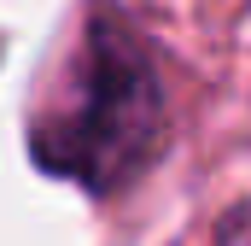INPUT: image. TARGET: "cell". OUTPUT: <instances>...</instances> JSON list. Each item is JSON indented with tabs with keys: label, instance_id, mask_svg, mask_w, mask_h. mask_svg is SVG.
Returning a JSON list of instances; mask_svg holds the SVG:
<instances>
[{
	"label": "cell",
	"instance_id": "1",
	"mask_svg": "<svg viewBox=\"0 0 251 246\" xmlns=\"http://www.w3.org/2000/svg\"><path fill=\"white\" fill-rule=\"evenodd\" d=\"M164 135H170V100L146 35L128 24L123 6L88 0L59 94L29 123V158L47 176H64L105 199L158 158Z\"/></svg>",
	"mask_w": 251,
	"mask_h": 246
}]
</instances>
